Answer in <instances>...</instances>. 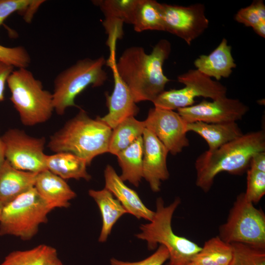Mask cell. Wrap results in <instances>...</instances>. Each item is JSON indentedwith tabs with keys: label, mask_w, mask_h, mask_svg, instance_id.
<instances>
[{
	"label": "cell",
	"mask_w": 265,
	"mask_h": 265,
	"mask_svg": "<svg viewBox=\"0 0 265 265\" xmlns=\"http://www.w3.org/2000/svg\"><path fill=\"white\" fill-rule=\"evenodd\" d=\"M171 45L163 39L147 54L140 47L126 49L116 61L120 76L128 86L135 103L154 101L164 90L170 80L164 75L162 66L169 55Z\"/></svg>",
	"instance_id": "obj_1"
},
{
	"label": "cell",
	"mask_w": 265,
	"mask_h": 265,
	"mask_svg": "<svg viewBox=\"0 0 265 265\" xmlns=\"http://www.w3.org/2000/svg\"><path fill=\"white\" fill-rule=\"evenodd\" d=\"M264 151L265 133L263 130L243 134L215 150H208L195 160V184L208 192L219 173L241 175L249 168L252 157Z\"/></svg>",
	"instance_id": "obj_2"
},
{
	"label": "cell",
	"mask_w": 265,
	"mask_h": 265,
	"mask_svg": "<svg viewBox=\"0 0 265 265\" xmlns=\"http://www.w3.org/2000/svg\"><path fill=\"white\" fill-rule=\"evenodd\" d=\"M112 129L99 116L90 118L83 109L52 135L47 144L54 153L70 152L89 165L96 157L108 152Z\"/></svg>",
	"instance_id": "obj_3"
},
{
	"label": "cell",
	"mask_w": 265,
	"mask_h": 265,
	"mask_svg": "<svg viewBox=\"0 0 265 265\" xmlns=\"http://www.w3.org/2000/svg\"><path fill=\"white\" fill-rule=\"evenodd\" d=\"M180 203V198L177 197L165 206L163 199L158 198L153 218L149 223L141 224V232L135 235L146 241L149 250L155 249L159 243L165 247L169 253L166 265H187L201 249L196 243L176 235L172 230L173 215Z\"/></svg>",
	"instance_id": "obj_4"
},
{
	"label": "cell",
	"mask_w": 265,
	"mask_h": 265,
	"mask_svg": "<svg viewBox=\"0 0 265 265\" xmlns=\"http://www.w3.org/2000/svg\"><path fill=\"white\" fill-rule=\"evenodd\" d=\"M7 85L10 99L22 123L33 126L48 121L54 111L52 93L44 89L42 82L27 68L14 70Z\"/></svg>",
	"instance_id": "obj_5"
},
{
	"label": "cell",
	"mask_w": 265,
	"mask_h": 265,
	"mask_svg": "<svg viewBox=\"0 0 265 265\" xmlns=\"http://www.w3.org/2000/svg\"><path fill=\"white\" fill-rule=\"evenodd\" d=\"M55 206L44 199L34 187L4 205L0 215V236L31 239L39 227L48 221Z\"/></svg>",
	"instance_id": "obj_6"
},
{
	"label": "cell",
	"mask_w": 265,
	"mask_h": 265,
	"mask_svg": "<svg viewBox=\"0 0 265 265\" xmlns=\"http://www.w3.org/2000/svg\"><path fill=\"white\" fill-rule=\"evenodd\" d=\"M106 60L103 56L96 59L85 58L64 70L54 80L52 93L56 113L62 115L71 106H77L76 97L88 86L102 85L107 79L103 69Z\"/></svg>",
	"instance_id": "obj_7"
},
{
	"label": "cell",
	"mask_w": 265,
	"mask_h": 265,
	"mask_svg": "<svg viewBox=\"0 0 265 265\" xmlns=\"http://www.w3.org/2000/svg\"><path fill=\"white\" fill-rule=\"evenodd\" d=\"M228 243H241L265 249V214L247 201L244 192L238 195L218 236Z\"/></svg>",
	"instance_id": "obj_8"
},
{
	"label": "cell",
	"mask_w": 265,
	"mask_h": 265,
	"mask_svg": "<svg viewBox=\"0 0 265 265\" xmlns=\"http://www.w3.org/2000/svg\"><path fill=\"white\" fill-rule=\"evenodd\" d=\"M178 80L185 86L164 91L153 102L155 107L173 110L193 105L196 97L215 100L226 96L227 88L224 85L197 69L189 70L180 75Z\"/></svg>",
	"instance_id": "obj_9"
},
{
	"label": "cell",
	"mask_w": 265,
	"mask_h": 265,
	"mask_svg": "<svg viewBox=\"0 0 265 265\" xmlns=\"http://www.w3.org/2000/svg\"><path fill=\"white\" fill-rule=\"evenodd\" d=\"M1 137L5 160L13 167L36 173L47 169L45 137L31 136L17 128L8 129Z\"/></svg>",
	"instance_id": "obj_10"
},
{
	"label": "cell",
	"mask_w": 265,
	"mask_h": 265,
	"mask_svg": "<svg viewBox=\"0 0 265 265\" xmlns=\"http://www.w3.org/2000/svg\"><path fill=\"white\" fill-rule=\"evenodd\" d=\"M205 6L196 3L188 6L162 3L164 31L185 40L188 45L209 26Z\"/></svg>",
	"instance_id": "obj_11"
},
{
	"label": "cell",
	"mask_w": 265,
	"mask_h": 265,
	"mask_svg": "<svg viewBox=\"0 0 265 265\" xmlns=\"http://www.w3.org/2000/svg\"><path fill=\"white\" fill-rule=\"evenodd\" d=\"M144 122L145 128L156 136L171 154L180 153L189 146L187 123L178 112L152 108Z\"/></svg>",
	"instance_id": "obj_12"
},
{
	"label": "cell",
	"mask_w": 265,
	"mask_h": 265,
	"mask_svg": "<svg viewBox=\"0 0 265 265\" xmlns=\"http://www.w3.org/2000/svg\"><path fill=\"white\" fill-rule=\"evenodd\" d=\"M177 110L187 123H221L236 122L242 118L249 108L239 100L225 96L212 102L203 100L196 105Z\"/></svg>",
	"instance_id": "obj_13"
},
{
	"label": "cell",
	"mask_w": 265,
	"mask_h": 265,
	"mask_svg": "<svg viewBox=\"0 0 265 265\" xmlns=\"http://www.w3.org/2000/svg\"><path fill=\"white\" fill-rule=\"evenodd\" d=\"M109 56L106 60V65L112 71L114 80V88L110 95H107L106 104L108 113L100 120L112 130L125 119L136 115L139 108L134 102L132 95L117 71L116 63V43L108 46Z\"/></svg>",
	"instance_id": "obj_14"
},
{
	"label": "cell",
	"mask_w": 265,
	"mask_h": 265,
	"mask_svg": "<svg viewBox=\"0 0 265 265\" xmlns=\"http://www.w3.org/2000/svg\"><path fill=\"white\" fill-rule=\"evenodd\" d=\"M143 178L155 192L160 189L161 182L169 178L166 159L167 148L150 130L145 128L143 135Z\"/></svg>",
	"instance_id": "obj_15"
},
{
	"label": "cell",
	"mask_w": 265,
	"mask_h": 265,
	"mask_svg": "<svg viewBox=\"0 0 265 265\" xmlns=\"http://www.w3.org/2000/svg\"><path fill=\"white\" fill-rule=\"evenodd\" d=\"M139 0H97L92 1L105 16L103 25L108 39H120L124 23L132 25Z\"/></svg>",
	"instance_id": "obj_16"
},
{
	"label": "cell",
	"mask_w": 265,
	"mask_h": 265,
	"mask_svg": "<svg viewBox=\"0 0 265 265\" xmlns=\"http://www.w3.org/2000/svg\"><path fill=\"white\" fill-rule=\"evenodd\" d=\"M105 188L109 190L121 203L127 213L138 219L151 221L155 212L148 208L137 193L127 186L114 169L107 165L104 171Z\"/></svg>",
	"instance_id": "obj_17"
},
{
	"label": "cell",
	"mask_w": 265,
	"mask_h": 265,
	"mask_svg": "<svg viewBox=\"0 0 265 265\" xmlns=\"http://www.w3.org/2000/svg\"><path fill=\"white\" fill-rule=\"evenodd\" d=\"M37 174L17 169L5 160L0 168V203L4 206L34 187Z\"/></svg>",
	"instance_id": "obj_18"
},
{
	"label": "cell",
	"mask_w": 265,
	"mask_h": 265,
	"mask_svg": "<svg viewBox=\"0 0 265 265\" xmlns=\"http://www.w3.org/2000/svg\"><path fill=\"white\" fill-rule=\"evenodd\" d=\"M231 49L227 40L223 38L210 54L201 55L197 58L194 61V65L202 74L217 80L222 78H228L236 67Z\"/></svg>",
	"instance_id": "obj_19"
},
{
	"label": "cell",
	"mask_w": 265,
	"mask_h": 265,
	"mask_svg": "<svg viewBox=\"0 0 265 265\" xmlns=\"http://www.w3.org/2000/svg\"><path fill=\"white\" fill-rule=\"evenodd\" d=\"M34 188L44 199L56 208H67L76 193L63 179L47 169L38 173Z\"/></svg>",
	"instance_id": "obj_20"
},
{
	"label": "cell",
	"mask_w": 265,
	"mask_h": 265,
	"mask_svg": "<svg viewBox=\"0 0 265 265\" xmlns=\"http://www.w3.org/2000/svg\"><path fill=\"white\" fill-rule=\"evenodd\" d=\"M187 132H193L201 136L207 143L209 150H214L236 139L243 133L236 122L207 123H188Z\"/></svg>",
	"instance_id": "obj_21"
},
{
	"label": "cell",
	"mask_w": 265,
	"mask_h": 265,
	"mask_svg": "<svg viewBox=\"0 0 265 265\" xmlns=\"http://www.w3.org/2000/svg\"><path fill=\"white\" fill-rule=\"evenodd\" d=\"M89 195L95 201L100 209L102 218V227L99 241L105 242L116 221L127 212L121 203L106 188L101 190H88Z\"/></svg>",
	"instance_id": "obj_22"
},
{
	"label": "cell",
	"mask_w": 265,
	"mask_h": 265,
	"mask_svg": "<svg viewBox=\"0 0 265 265\" xmlns=\"http://www.w3.org/2000/svg\"><path fill=\"white\" fill-rule=\"evenodd\" d=\"M47 169L64 180L83 179L89 181L91 176L87 171L86 161L70 152H59L46 156Z\"/></svg>",
	"instance_id": "obj_23"
},
{
	"label": "cell",
	"mask_w": 265,
	"mask_h": 265,
	"mask_svg": "<svg viewBox=\"0 0 265 265\" xmlns=\"http://www.w3.org/2000/svg\"><path fill=\"white\" fill-rule=\"evenodd\" d=\"M143 141L142 136L116 155L122 169L119 176L124 181H128L138 186L143 178Z\"/></svg>",
	"instance_id": "obj_24"
},
{
	"label": "cell",
	"mask_w": 265,
	"mask_h": 265,
	"mask_svg": "<svg viewBox=\"0 0 265 265\" xmlns=\"http://www.w3.org/2000/svg\"><path fill=\"white\" fill-rule=\"evenodd\" d=\"M145 128L144 121H139L134 116L125 119L112 130L108 153L116 156L142 136Z\"/></svg>",
	"instance_id": "obj_25"
},
{
	"label": "cell",
	"mask_w": 265,
	"mask_h": 265,
	"mask_svg": "<svg viewBox=\"0 0 265 265\" xmlns=\"http://www.w3.org/2000/svg\"><path fill=\"white\" fill-rule=\"evenodd\" d=\"M136 32L164 31L162 3L154 0H139L132 24Z\"/></svg>",
	"instance_id": "obj_26"
},
{
	"label": "cell",
	"mask_w": 265,
	"mask_h": 265,
	"mask_svg": "<svg viewBox=\"0 0 265 265\" xmlns=\"http://www.w3.org/2000/svg\"><path fill=\"white\" fill-rule=\"evenodd\" d=\"M232 255L231 244L217 236L205 241L192 262L200 265H229Z\"/></svg>",
	"instance_id": "obj_27"
},
{
	"label": "cell",
	"mask_w": 265,
	"mask_h": 265,
	"mask_svg": "<svg viewBox=\"0 0 265 265\" xmlns=\"http://www.w3.org/2000/svg\"><path fill=\"white\" fill-rule=\"evenodd\" d=\"M57 256L55 248L42 244L28 250L12 251L0 265H47Z\"/></svg>",
	"instance_id": "obj_28"
},
{
	"label": "cell",
	"mask_w": 265,
	"mask_h": 265,
	"mask_svg": "<svg viewBox=\"0 0 265 265\" xmlns=\"http://www.w3.org/2000/svg\"><path fill=\"white\" fill-rule=\"evenodd\" d=\"M45 2L42 0H0V26L12 14L18 12L25 21L30 23L40 6Z\"/></svg>",
	"instance_id": "obj_29"
},
{
	"label": "cell",
	"mask_w": 265,
	"mask_h": 265,
	"mask_svg": "<svg viewBox=\"0 0 265 265\" xmlns=\"http://www.w3.org/2000/svg\"><path fill=\"white\" fill-rule=\"evenodd\" d=\"M231 245L233 255L229 265H265V249L241 243Z\"/></svg>",
	"instance_id": "obj_30"
},
{
	"label": "cell",
	"mask_w": 265,
	"mask_h": 265,
	"mask_svg": "<svg viewBox=\"0 0 265 265\" xmlns=\"http://www.w3.org/2000/svg\"><path fill=\"white\" fill-rule=\"evenodd\" d=\"M246 199L253 204L258 203L265 194V172L248 168L247 170Z\"/></svg>",
	"instance_id": "obj_31"
},
{
	"label": "cell",
	"mask_w": 265,
	"mask_h": 265,
	"mask_svg": "<svg viewBox=\"0 0 265 265\" xmlns=\"http://www.w3.org/2000/svg\"><path fill=\"white\" fill-rule=\"evenodd\" d=\"M235 20L246 26L254 27L265 21V5L263 0H254L249 6L238 10Z\"/></svg>",
	"instance_id": "obj_32"
},
{
	"label": "cell",
	"mask_w": 265,
	"mask_h": 265,
	"mask_svg": "<svg viewBox=\"0 0 265 265\" xmlns=\"http://www.w3.org/2000/svg\"><path fill=\"white\" fill-rule=\"evenodd\" d=\"M0 61L14 68H27L30 63L31 57L23 46L8 47L0 44Z\"/></svg>",
	"instance_id": "obj_33"
},
{
	"label": "cell",
	"mask_w": 265,
	"mask_h": 265,
	"mask_svg": "<svg viewBox=\"0 0 265 265\" xmlns=\"http://www.w3.org/2000/svg\"><path fill=\"white\" fill-rule=\"evenodd\" d=\"M169 259V253L165 247L160 245L151 255L138 262H125L115 258L110 261L111 265H162Z\"/></svg>",
	"instance_id": "obj_34"
},
{
	"label": "cell",
	"mask_w": 265,
	"mask_h": 265,
	"mask_svg": "<svg viewBox=\"0 0 265 265\" xmlns=\"http://www.w3.org/2000/svg\"><path fill=\"white\" fill-rule=\"evenodd\" d=\"M14 70V67L0 61V102L4 99V89L7 79Z\"/></svg>",
	"instance_id": "obj_35"
},
{
	"label": "cell",
	"mask_w": 265,
	"mask_h": 265,
	"mask_svg": "<svg viewBox=\"0 0 265 265\" xmlns=\"http://www.w3.org/2000/svg\"><path fill=\"white\" fill-rule=\"evenodd\" d=\"M249 168L265 172V151L258 153L252 157Z\"/></svg>",
	"instance_id": "obj_36"
},
{
	"label": "cell",
	"mask_w": 265,
	"mask_h": 265,
	"mask_svg": "<svg viewBox=\"0 0 265 265\" xmlns=\"http://www.w3.org/2000/svg\"><path fill=\"white\" fill-rule=\"evenodd\" d=\"M253 28L257 34L263 38L265 37V21L258 24Z\"/></svg>",
	"instance_id": "obj_37"
},
{
	"label": "cell",
	"mask_w": 265,
	"mask_h": 265,
	"mask_svg": "<svg viewBox=\"0 0 265 265\" xmlns=\"http://www.w3.org/2000/svg\"><path fill=\"white\" fill-rule=\"evenodd\" d=\"M5 160L4 147L1 136L0 135V168Z\"/></svg>",
	"instance_id": "obj_38"
},
{
	"label": "cell",
	"mask_w": 265,
	"mask_h": 265,
	"mask_svg": "<svg viewBox=\"0 0 265 265\" xmlns=\"http://www.w3.org/2000/svg\"><path fill=\"white\" fill-rule=\"evenodd\" d=\"M47 265H64L61 261L58 258V256H56L53 258Z\"/></svg>",
	"instance_id": "obj_39"
},
{
	"label": "cell",
	"mask_w": 265,
	"mask_h": 265,
	"mask_svg": "<svg viewBox=\"0 0 265 265\" xmlns=\"http://www.w3.org/2000/svg\"><path fill=\"white\" fill-rule=\"evenodd\" d=\"M3 207V205L1 204V203H0V215L1 212Z\"/></svg>",
	"instance_id": "obj_40"
},
{
	"label": "cell",
	"mask_w": 265,
	"mask_h": 265,
	"mask_svg": "<svg viewBox=\"0 0 265 265\" xmlns=\"http://www.w3.org/2000/svg\"><path fill=\"white\" fill-rule=\"evenodd\" d=\"M187 265H199L194 262H191L190 263H189Z\"/></svg>",
	"instance_id": "obj_41"
}]
</instances>
